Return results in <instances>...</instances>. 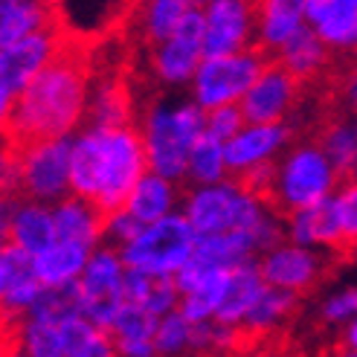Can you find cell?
<instances>
[{"label":"cell","mask_w":357,"mask_h":357,"mask_svg":"<svg viewBox=\"0 0 357 357\" xmlns=\"http://www.w3.org/2000/svg\"><path fill=\"white\" fill-rule=\"evenodd\" d=\"M56 227H59V238L61 241H79V244L93 247L96 238H102L96 212H93L91 201H84L82 195L64 201L56 209Z\"/></svg>","instance_id":"cell-22"},{"label":"cell","mask_w":357,"mask_h":357,"mask_svg":"<svg viewBox=\"0 0 357 357\" xmlns=\"http://www.w3.org/2000/svg\"><path fill=\"white\" fill-rule=\"evenodd\" d=\"M206 38V15L195 6L177 21L174 32L151 52V67L157 70L160 82H183L198 73V61L204 56Z\"/></svg>","instance_id":"cell-9"},{"label":"cell","mask_w":357,"mask_h":357,"mask_svg":"<svg viewBox=\"0 0 357 357\" xmlns=\"http://www.w3.org/2000/svg\"><path fill=\"white\" fill-rule=\"evenodd\" d=\"M195 241H198V233L189 218L166 215L149 224L134 241L125 244L119 256L125 267H139L149 273H177L189 261Z\"/></svg>","instance_id":"cell-4"},{"label":"cell","mask_w":357,"mask_h":357,"mask_svg":"<svg viewBox=\"0 0 357 357\" xmlns=\"http://www.w3.org/2000/svg\"><path fill=\"white\" fill-rule=\"evenodd\" d=\"M328 52H331V50L326 47V38L317 32V26L311 29V26L302 24V26L291 35V38L282 44L279 59L288 64L302 82H311V79L319 73V70L326 67Z\"/></svg>","instance_id":"cell-19"},{"label":"cell","mask_w":357,"mask_h":357,"mask_svg":"<svg viewBox=\"0 0 357 357\" xmlns=\"http://www.w3.org/2000/svg\"><path fill=\"white\" fill-rule=\"evenodd\" d=\"M157 328H160V314H154L149 305H142V302H125L111 326V334L119 346V343H131V340H154Z\"/></svg>","instance_id":"cell-25"},{"label":"cell","mask_w":357,"mask_h":357,"mask_svg":"<svg viewBox=\"0 0 357 357\" xmlns=\"http://www.w3.org/2000/svg\"><path fill=\"white\" fill-rule=\"evenodd\" d=\"M279 59V50L256 41L247 44L244 52H229V56H212L206 59L198 73H195V93L206 111L218 108V105L241 99L250 87L256 84L261 70Z\"/></svg>","instance_id":"cell-2"},{"label":"cell","mask_w":357,"mask_h":357,"mask_svg":"<svg viewBox=\"0 0 357 357\" xmlns=\"http://www.w3.org/2000/svg\"><path fill=\"white\" fill-rule=\"evenodd\" d=\"M44 291V282L35 267V256L15 241H3L0 253V296H3V314L29 311V305Z\"/></svg>","instance_id":"cell-12"},{"label":"cell","mask_w":357,"mask_h":357,"mask_svg":"<svg viewBox=\"0 0 357 357\" xmlns=\"http://www.w3.org/2000/svg\"><path fill=\"white\" fill-rule=\"evenodd\" d=\"M302 91H305V82L282 59H276L261 70L256 84L241 96V111L250 125L282 122L284 114L296 111V105L302 102Z\"/></svg>","instance_id":"cell-7"},{"label":"cell","mask_w":357,"mask_h":357,"mask_svg":"<svg viewBox=\"0 0 357 357\" xmlns=\"http://www.w3.org/2000/svg\"><path fill=\"white\" fill-rule=\"evenodd\" d=\"M337 264H343V261L334 253L319 259V256L308 253V250H302V247H279L259 267H261L267 284L305 294V291H311L314 282H323L331 271H337Z\"/></svg>","instance_id":"cell-10"},{"label":"cell","mask_w":357,"mask_h":357,"mask_svg":"<svg viewBox=\"0 0 357 357\" xmlns=\"http://www.w3.org/2000/svg\"><path fill=\"white\" fill-rule=\"evenodd\" d=\"M346 351H357V323L349 328L346 334Z\"/></svg>","instance_id":"cell-33"},{"label":"cell","mask_w":357,"mask_h":357,"mask_svg":"<svg viewBox=\"0 0 357 357\" xmlns=\"http://www.w3.org/2000/svg\"><path fill=\"white\" fill-rule=\"evenodd\" d=\"M302 17H305V0H261L253 12L256 21L253 44L264 41L282 50V44L302 26Z\"/></svg>","instance_id":"cell-17"},{"label":"cell","mask_w":357,"mask_h":357,"mask_svg":"<svg viewBox=\"0 0 357 357\" xmlns=\"http://www.w3.org/2000/svg\"><path fill=\"white\" fill-rule=\"evenodd\" d=\"M183 3H186V6H192V9H195V6H201V3H206V0H183Z\"/></svg>","instance_id":"cell-34"},{"label":"cell","mask_w":357,"mask_h":357,"mask_svg":"<svg viewBox=\"0 0 357 357\" xmlns=\"http://www.w3.org/2000/svg\"><path fill=\"white\" fill-rule=\"evenodd\" d=\"M351 47H354V52H357V44H351Z\"/></svg>","instance_id":"cell-36"},{"label":"cell","mask_w":357,"mask_h":357,"mask_svg":"<svg viewBox=\"0 0 357 357\" xmlns=\"http://www.w3.org/2000/svg\"><path fill=\"white\" fill-rule=\"evenodd\" d=\"M172 186H169V177L163 174H142L139 183L131 192V201H128V212L137 215L139 221L154 224L160 218H166V212L172 209Z\"/></svg>","instance_id":"cell-23"},{"label":"cell","mask_w":357,"mask_h":357,"mask_svg":"<svg viewBox=\"0 0 357 357\" xmlns=\"http://www.w3.org/2000/svg\"><path fill=\"white\" fill-rule=\"evenodd\" d=\"M204 105H186V108L166 114V111H151L146 122L139 125L142 137H146V151H149V169L163 174V177H181L189 169V154L198 134L204 131Z\"/></svg>","instance_id":"cell-3"},{"label":"cell","mask_w":357,"mask_h":357,"mask_svg":"<svg viewBox=\"0 0 357 357\" xmlns=\"http://www.w3.org/2000/svg\"><path fill=\"white\" fill-rule=\"evenodd\" d=\"M238 201H241V192L229 181L212 189H201L186 201V218L192 221L198 236L227 233V229H236Z\"/></svg>","instance_id":"cell-13"},{"label":"cell","mask_w":357,"mask_h":357,"mask_svg":"<svg viewBox=\"0 0 357 357\" xmlns=\"http://www.w3.org/2000/svg\"><path fill=\"white\" fill-rule=\"evenodd\" d=\"M264 288H267V279L261 273V267H253V264L229 267V276H227V284H224L221 302L215 308V323H224V326L241 323V319L250 314V308L259 302Z\"/></svg>","instance_id":"cell-14"},{"label":"cell","mask_w":357,"mask_h":357,"mask_svg":"<svg viewBox=\"0 0 357 357\" xmlns=\"http://www.w3.org/2000/svg\"><path fill=\"white\" fill-rule=\"evenodd\" d=\"M288 137V128L279 122L271 125H253L250 131L236 134L233 139L224 146L227 151V166L229 169H244V166H253L259 160H267L282 142Z\"/></svg>","instance_id":"cell-18"},{"label":"cell","mask_w":357,"mask_h":357,"mask_svg":"<svg viewBox=\"0 0 357 357\" xmlns=\"http://www.w3.org/2000/svg\"><path fill=\"white\" fill-rule=\"evenodd\" d=\"M102 35L67 26L41 73L29 82L9 111H3V149H29L67 137L84 116Z\"/></svg>","instance_id":"cell-1"},{"label":"cell","mask_w":357,"mask_h":357,"mask_svg":"<svg viewBox=\"0 0 357 357\" xmlns=\"http://www.w3.org/2000/svg\"><path fill=\"white\" fill-rule=\"evenodd\" d=\"M354 3H357V0H354Z\"/></svg>","instance_id":"cell-37"},{"label":"cell","mask_w":357,"mask_h":357,"mask_svg":"<svg viewBox=\"0 0 357 357\" xmlns=\"http://www.w3.org/2000/svg\"><path fill=\"white\" fill-rule=\"evenodd\" d=\"M326 99H334V102H340L343 108L349 114H357V73L349 79V84L343 87V93L340 96H326Z\"/></svg>","instance_id":"cell-32"},{"label":"cell","mask_w":357,"mask_h":357,"mask_svg":"<svg viewBox=\"0 0 357 357\" xmlns=\"http://www.w3.org/2000/svg\"><path fill=\"white\" fill-rule=\"evenodd\" d=\"M247 122L244 111L236 108L233 102H227V105H218V108H212L209 116H206V131L212 137H218L221 142H229L236 134H241V125Z\"/></svg>","instance_id":"cell-30"},{"label":"cell","mask_w":357,"mask_h":357,"mask_svg":"<svg viewBox=\"0 0 357 357\" xmlns=\"http://www.w3.org/2000/svg\"><path fill=\"white\" fill-rule=\"evenodd\" d=\"M334 163L328 160V154L319 146H302L296 149L288 163H284L282 174H279V192L284 206L291 209V215L296 209L314 206L323 198H328V189L337 181V169H331Z\"/></svg>","instance_id":"cell-6"},{"label":"cell","mask_w":357,"mask_h":357,"mask_svg":"<svg viewBox=\"0 0 357 357\" xmlns=\"http://www.w3.org/2000/svg\"><path fill=\"white\" fill-rule=\"evenodd\" d=\"M105 146L99 131H87L76 146H73V166H70V186L76 195H82L84 201H96L105 186Z\"/></svg>","instance_id":"cell-16"},{"label":"cell","mask_w":357,"mask_h":357,"mask_svg":"<svg viewBox=\"0 0 357 357\" xmlns=\"http://www.w3.org/2000/svg\"><path fill=\"white\" fill-rule=\"evenodd\" d=\"M67 26H47L3 47L0 52V111H9L21 99L29 82L41 73V67L52 56V47Z\"/></svg>","instance_id":"cell-5"},{"label":"cell","mask_w":357,"mask_h":357,"mask_svg":"<svg viewBox=\"0 0 357 357\" xmlns=\"http://www.w3.org/2000/svg\"><path fill=\"white\" fill-rule=\"evenodd\" d=\"M3 241H15L32 256H41L59 241L56 212H47L38 204H24L12 212V218L3 221Z\"/></svg>","instance_id":"cell-15"},{"label":"cell","mask_w":357,"mask_h":357,"mask_svg":"<svg viewBox=\"0 0 357 357\" xmlns=\"http://www.w3.org/2000/svg\"><path fill=\"white\" fill-rule=\"evenodd\" d=\"M224 166H227V151L224 142L218 137H212L206 128L198 134L189 154V174L192 181L198 183H218L224 177Z\"/></svg>","instance_id":"cell-24"},{"label":"cell","mask_w":357,"mask_h":357,"mask_svg":"<svg viewBox=\"0 0 357 357\" xmlns=\"http://www.w3.org/2000/svg\"><path fill=\"white\" fill-rule=\"evenodd\" d=\"M82 294H84V317L91 323L108 328L114 326V319L119 308L125 305V261L114 250H99L93 259L87 261L82 273Z\"/></svg>","instance_id":"cell-8"},{"label":"cell","mask_w":357,"mask_h":357,"mask_svg":"<svg viewBox=\"0 0 357 357\" xmlns=\"http://www.w3.org/2000/svg\"><path fill=\"white\" fill-rule=\"evenodd\" d=\"M250 29H256L250 0H209L204 59L238 52L250 38Z\"/></svg>","instance_id":"cell-11"},{"label":"cell","mask_w":357,"mask_h":357,"mask_svg":"<svg viewBox=\"0 0 357 357\" xmlns=\"http://www.w3.org/2000/svg\"><path fill=\"white\" fill-rule=\"evenodd\" d=\"M340 192L337 198V209H340V224H343V247H340V261H351L357 256V172L340 177Z\"/></svg>","instance_id":"cell-27"},{"label":"cell","mask_w":357,"mask_h":357,"mask_svg":"<svg viewBox=\"0 0 357 357\" xmlns=\"http://www.w3.org/2000/svg\"><path fill=\"white\" fill-rule=\"evenodd\" d=\"M24 351L32 357H64L61 354V323H47V319L29 317Z\"/></svg>","instance_id":"cell-28"},{"label":"cell","mask_w":357,"mask_h":357,"mask_svg":"<svg viewBox=\"0 0 357 357\" xmlns=\"http://www.w3.org/2000/svg\"><path fill=\"white\" fill-rule=\"evenodd\" d=\"M317 32L328 47H351L357 44V3L354 0H337L317 24Z\"/></svg>","instance_id":"cell-26"},{"label":"cell","mask_w":357,"mask_h":357,"mask_svg":"<svg viewBox=\"0 0 357 357\" xmlns=\"http://www.w3.org/2000/svg\"><path fill=\"white\" fill-rule=\"evenodd\" d=\"M154 346H157V351H163V354H172V351H181L183 346H192V323L183 314L169 311L163 319H160Z\"/></svg>","instance_id":"cell-29"},{"label":"cell","mask_w":357,"mask_h":357,"mask_svg":"<svg viewBox=\"0 0 357 357\" xmlns=\"http://www.w3.org/2000/svg\"><path fill=\"white\" fill-rule=\"evenodd\" d=\"M351 314H357V288H351V291H346L340 296H334L326 305V311H323V319H326V323H340V319H346Z\"/></svg>","instance_id":"cell-31"},{"label":"cell","mask_w":357,"mask_h":357,"mask_svg":"<svg viewBox=\"0 0 357 357\" xmlns=\"http://www.w3.org/2000/svg\"><path fill=\"white\" fill-rule=\"evenodd\" d=\"M3 3H15V0H3Z\"/></svg>","instance_id":"cell-35"},{"label":"cell","mask_w":357,"mask_h":357,"mask_svg":"<svg viewBox=\"0 0 357 357\" xmlns=\"http://www.w3.org/2000/svg\"><path fill=\"white\" fill-rule=\"evenodd\" d=\"M87 253L91 247L79 244V241H56L50 250H44L41 256H35V267L44 284H61V282H73L76 276L84 273L87 267Z\"/></svg>","instance_id":"cell-20"},{"label":"cell","mask_w":357,"mask_h":357,"mask_svg":"<svg viewBox=\"0 0 357 357\" xmlns=\"http://www.w3.org/2000/svg\"><path fill=\"white\" fill-rule=\"evenodd\" d=\"M32 319H47V323H67V319L84 317V294L82 282H61V284H44L38 299L29 305Z\"/></svg>","instance_id":"cell-21"}]
</instances>
